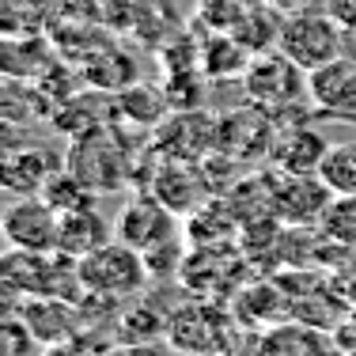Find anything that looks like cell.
Returning a JSON list of instances; mask_svg holds the SVG:
<instances>
[{
	"label": "cell",
	"mask_w": 356,
	"mask_h": 356,
	"mask_svg": "<svg viewBox=\"0 0 356 356\" xmlns=\"http://www.w3.org/2000/svg\"><path fill=\"white\" fill-rule=\"evenodd\" d=\"M277 49L292 57L303 72H315L322 65L345 57V31L334 23L330 12H288L281 23Z\"/></svg>",
	"instance_id": "277c9868"
},
{
	"label": "cell",
	"mask_w": 356,
	"mask_h": 356,
	"mask_svg": "<svg viewBox=\"0 0 356 356\" xmlns=\"http://www.w3.org/2000/svg\"><path fill=\"white\" fill-rule=\"evenodd\" d=\"M318 178L337 193V197L356 193V140L330 144V152L322 156V163H318Z\"/></svg>",
	"instance_id": "7402d4cb"
},
{
	"label": "cell",
	"mask_w": 356,
	"mask_h": 356,
	"mask_svg": "<svg viewBox=\"0 0 356 356\" xmlns=\"http://www.w3.org/2000/svg\"><path fill=\"white\" fill-rule=\"evenodd\" d=\"M0 118L15 125L46 122L54 118V103L38 88L35 80H19V76H4V91H0Z\"/></svg>",
	"instance_id": "e0dca14e"
},
{
	"label": "cell",
	"mask_w": 356,
	"mask_h": 356,
	"mask_svg": "<svg viewBox=\"0 0 356 356\" xmlns=\"http://www.w3.org/2000/svg\"><path fill=\"white\" fill-rule=\"evenodd\" d=\"M35 330L27 318H8L4 322V356H35Z\"/></svg>",
	"instance_id": "d4e9b609"
},
{
	"label": "cell",
	"mask_w": 356,
	"mask_h": 356,
	"mask_svg": "<svg viewBox=\"0 0 356 356\" xmlns=\"http://www.w3.org/2000/svg\"><path fill=\"white\" fill-rule=\"evenodd\" d=\"M266 4H269V8H277V12H284V15H288V12H300V4H303V0H266Z\"/></svg>",
	"instance_id": "4316f807"
},
{
	"label": "cell",
	"mask_w": 356,
	"mask_h": 356,
	"mask_svg": "<svg viewBox=\"0 0 356 356\" xmlns=\"http://www.w3.org/2000/svg\"><path fill=\"white\" fill-rule=\"evenodd\" d=\"M23 318L35 330V337L42 345H57L69 341L76 334V311L72 300H57V296H38V300L23 303Z\"/></svg>",
	"instance_id": "2e32d148"
},
{
	"label": "cell",
	"mask_w": 356,
	"mask_h": 356,
	"mask_svg": "<svg viewBox=\"0 0 356 356\" xmlns=\"http://www.w3.org/2000/svg\"><path fill=\"white\" fill-rule=\"evenodd\" d=\"M49 12L54 0H4V35H38Z\"/></svg>",
	"instance_id": "cb8c5ba5"
},
{
	"label": "cell",
	"mask_w": 356,
	"mask_h": 356,
	"mask_svg": "<svg viewBox=\"0 0 356 356\" xmlns=\"http://www.w3.org/2000/svg\"><path fill=\"white\" fill-rule=\"evenodd\" d=\"M337 193L318 175H277L273 182V220L284 227H311L326 216Z\"/></svg>",
	"instance_id": "ba28073f"
},
{
	"label": "cell",
	"mask_w": 356,
	"mask_h": 356,
	"mask_svg": "<svg viewBox=\"0 0 356 356\" xmlns=\"http://www.w3.org/2000/svg\"><path fill=\"white\" fill-rule=\"evenodd\" d=\"M110 103H114V99H110V91H99V88L76 91V95H69L65 103L54 106V118H49V122H54L57 129H61L65 137L72 140V137H80V133L95 129V125L114 122L118 110H103V106H110Z\"/></svg>",
	"instance_id": "5bb4252c"
},
{
	"label": "cell",
	"mask_w": 356,
	"mask_h": 356,
	"mask_svg": "<svg viewBox=\"0 0 356 356\" xmlns=\"http://www.w3.org/2000/svg\"><path fill=\"white\" fill-rule=\"evenodd\" d=\"M76 273H80L83 292H91L95 300H125V296H137L152 277L144 254L125 247L122 239H110L106 247L83 254L76 261Z\"/></svg>",
	"instance_id": "3957f363"
},
{
	"label": "cell",
	"mask_w": 356,
	"mask_h": 356,
	"mask_svg": "<svg viewBox=\"0 0 356 356\" xmlns=\"http://www.w3.org/2000/svg\"><path fill=\"white\" fill-rule=\"evenodd\" d=\"M307 99L315 103L318 114L356 122V61L337 57V61L307 72Z\"/></svg>",
	"instance_id": "7c38bea8"
},
{
	"label": "cell",
	"mask_w": 356,
	"mask_h": 356,
	"mask_svg": "<svg viewBox=\"0 0 356 356\" xmlns=\"http://www.w3.org/2000/svg\"><path fill=\"white\" fill-rule=\"evenodd\" d=\"M83 69V83L99 91H125L137 83V61L125 54L122 46H103L91 61L80 65Z\"/></svg>",
	"instance_id": "d6986e66"
},
{
	"label": "cell",
	"mask_w": 356,
	"mask_h": 356,
	"mask_svg": "<svg viewBox=\"0 0 356 356\" xmlns=\"http://www.w3.org/2000/svg\"><path fill=\"white\" fill-rule=\"evenodd\" d=\"M326 12L345 35H356V0H326Z\"/></svg>",
	"instance_id": "484cf974"
},
{
	"label": "cell",
	"mask_w": 356,
	"mask_h": 356,
	"mask_svg": "<svg viewBox=\"0 0 356 356\" xmlns=\"http://www.w3.org/2000/svg\"><path fill=\"white\" fill-rule=\"evenodd\" d=\"M318 235L334 247H345V250L356 247V193L330 201L326 216L318 220Z\"/></svg>",
	"instance_id": "603a6c76"
},
{
	"label": "cell",
	"mask_w": 356,
	"mask_h": 356,
	"mask_svg": "<svg viewBox=\"0 0 356 356\" xmlns=\"http://www.w3.org/2000/svg\"><path fill=\"white\" fill-rule=\"evenodd\" d=\"M57 224L61 216L38 197H19L4 209V220H0V232H4V243L15 250H57Z\"/></svg>",
	"instance_id": "30bf717a"
},
{
	"label": "cell",
	"mask_w": 356,
	"mask_h": 356,
	"mask_svg": "<svg viewBox=\"0 0 356 356\" xmlns=\"http://www.w3.org/2000/svg\"><path fill=\"white\" fill-rule=\"evenodd\" d=\"M273 137H277V118L254 103L227 110L216 122V148L243 159V163H254V159L269 156Z\"/></svg>",
	"instance_id": "52a82bcc"
},
{
	"label": "cell",
	"mask_w": 356,
	"mask_h": 356,
	"mask_svg": "<svg viewBox=\"0 0 356 356\" xmlns=\"http://www.w3.org/2000/svg\"><path fill=\"white\" fill-rule=\"evenodd\" d=\"M38 197L46 201V205L54 209L57 216H65V213H80V209H91L99 193L91 190L88 182H80V178L69 171V167H61V171L49 175V182L42 186Z\"/></svg>",
	"instance_id": "44dd1931"
},
{
	"label": "cell",
	"mask_w": 356,
	"mask_h": 356,
	"mask_svg": "<svg viewBox=\"0 0 356 356\" xmlns=\"http://www.w3.org/2000/svg\"><path fill=\"white\" fill-rule=\"evenodd\" d=\"M114 239H122L125 247L148 254V250L163 247V243L178 239V216L156 197V193H137V197H129L118 209Z\"/></svg>",
	"instance_id": "5b68a950"
},
{
	"label": "cell",
	"mask_w": 356,
	"mask_h": 356,
	"mask_svg": "<svg viewBox=\"0 0 356 356\" xmlns=\"http://www.w3.org/2000/svg\"><path fill=\"white\" fill-rule=\"evenodd\" d=\"M114 239V224L103 220L95 209H80V213H65L61 224H57V250L69 254V258L80 261L83 254L106 247Z\"/></svg>",
	"instance_id": "9a60e30c"
},
{
	"label": "cell",
	"mask_w": 356,
	"mask_h": 356,
	"mask_svg": "<svg viewBox=\"0 0 356 356\" xmlns=\"http://www.w3.org/2000/svg\"><path fill=\"white\" fill-rule=\"evenodd\" d=\"M167 110H171V103H167V91H152L144 88V83H133V88L118 91V118L129 125H140V129H156L159 122L167 118Z\"/></svg>",
	"instance_id": "ffe728a7"
},
{
	"label": "cell",
	"mask_w": 356,
	"mask_h": 356,
	"mask_svg": "<svg viewBox=\"0 0 356 356\" xmlns=\"http://www.w3.org/2000/svg\"><path fill=\"white\" fill-rule=\"evenodd\" d=\"M243 99L261 110H269L273 118L292 114L296 103L307 95V72L281 49H261L250 57L247 72H243Z\"/></svg>",
	"instance_id": "7a4b0ae2"
},
{
	"label": "cell",
	"mask_w": 356,
	"mask_h": 356,
	"mask_svg": "<svg viewBox=\"0 0 356 356\" xmlns=\"http://www.w3.org/2000/svg\"><path fill=\"white\" fill-rule=\"evenodd\" d=\"M65 167L88 182L95 193H118L125 182H129V152H125L122 137H118L114 122L95 125V129L80 133V137L69 140V152H65Z\"/></svg>",
	"instance_id": "6da1fadb"
},
{
	"label": "cell",
	"mask_w": 356,
	"mask_h": 356,
	"mask_svg": "<svg viewBox=\"0 0 356 356\" xmlns=\"http://www.w3.org/2000/svg\"><path fill=\"white\" fill-rule=\"evenodd\" d=\"M326 152L330 140L318 129L303 122H277V137L266 159L273 163V175H318Z\"/></svg>",
	"instance_id": "8fae6325"
},
{
	"label": "cell",
	"mask_w": 356,
	"mask_h": 356,
	"mask_svg": "<svg viewBox=\"0 0 356 356\" xmlns=\"http://www.w3.org/2000/svg\"><path fill=\"white\" fill-rule=\"evenodd\" d=\"M61 167L65 159L57 152L38 148V144H19V148H8L4 159H0V182L15 197H35L49 182V175L61 171Z\"/></svg>",
	"instance_id": "4fadbf2b"
},
{
	"label": "cell",
	"mask_w": 356,
	"mask_h": 356,
	"mask_svg": "<svg viewBox=\"0 0 356 356\" xmlns=\"http://www.w3.org/2000/svg\"><path fill=\"white\" fill-rule=\"evenodd\" d=\"M216 122L213 114L197 110H175L156 125V140H152V156L156 159H190L201 163L209 152L216 148Z\"/></svg>",
	"instance_id": "8992f818"
},
{
	"label": "cell",
	"mask_w": 356,
	"mask_h": 356,
	"mask_svg": "<svg viewBox=\"0 0 356 356\" xmlns=\"http://www.w3.org/2000/svg\"><path fill=\"white\" fill-rule=\"evenodd\" d=\"M148 193H156L175 216H193L201 205L216 201L201 163H190V159H159V171H152Z\"/></svg>",
	"instance_id": "9c48e42d"
},
{
	"label": "cell",
	"mask_w": 356,
	"mask_h": 356,
	"mask_svg": "<svg viewBox=\"0 0 356 356\" xmlns=\"http://www.w3.org/2000/svg\"><path fill=\"white\" fill-rule=\"evenodd\" d=\"M250 57L254 54L235 35L216 31L213 38L201 42V76L205 80H243Z\"/></svg>",
	"instance_id": "ac0fdd59"
}]
</instances>
